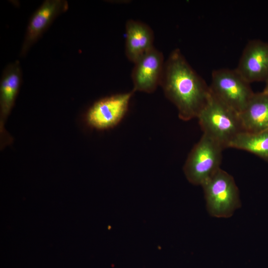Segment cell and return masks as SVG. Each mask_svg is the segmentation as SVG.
I'll return each mask as SVG.
<instances>
[{"instance_id": "obj_6", "label": "cell", "mask_w": 268, "mask_h": 268, "mask_svg": "<svg viewBox=\"0 0 268 268\" xmlns=\"http://www.w3.org/2000/svg\"><path fill=\"white\" fill-rule=\"evenodd\" d=\"M134 92L133 90L129 92L114 94L95 102L87 112L86 119L88 124L100 130L116 126L126 114Z\"/></svg>"}, {"instance_id": "obj_3", "label": "cell", "mask_w": 268, "mask_h": 268, "mask_svg": "<svg viewBox=\"0 0 268 268\" xmlns=\"http://www.w3.org/2000/svg\"><path fill=\"white\" fill-rule=\"evenodd\" d=\"M209 213L217 218L230 217L241 206L233 177L220 168L202 186Z\"/></svg>"}, {"instance_id": "obj_9", "label": "cell", "mask_w": 268, "mask_h": 268, "mask_svg": "<svg viewBox=\"0 0 268 268\" xmlns=\"http://www.w3.org/2000/svg\"><path fill=\"white\" fill-rule=\"evenodd\" d=\"M68 7L63 0H46L35 11L28 24L22 45L20 56H24L41 37L54 20Z\"/></svg>"}, {"instance_id": "obj_12", "label": "cell", "mask_w": 268, "mask_h": 268, "mask_svg": "<svg viewBox=\"0 0 268 268\" xmlns=\"http://www.w3.org/2000/svg\"><path fill=\"white\" fill-rule=\"evenodd\" d=\"M244 132L258 133L268 129V95L254 93L239 114Z\"/></svg>"}, {"instance_id": "obj_7", "label": "cell", "mask_w": 268, "mask_h": 268, "mask_svg": "<svg viewBox=\"0 0 268 268\" xmlns=\"http://www.w3.org/2000/svg\"><path fill=\"white\" fill-rule=\"evenodd\" d=\"M165 62L163 53L153 47L134 63L131 74L133 90L154 92L160 85Z\"/></svg>"}, {"instance_id": "obj_4", "label": "cell", "mask_w": 268, "mask_h": 268, "mask_svg": "<svg viewBox=\"0 0 268 268\" xmlns=\"http://www.w3.org/2000/svg\"><path fill=\"white\" fill-rule=\"evenodd\" d=\"M224 148L203 134L195 145L184 166L186 178L191 184L202 186L220 168Z\"/></svg>"}, {"instance_id": "obj_13", "label": "cell", "mask_w": 268, "mask_h": 268, "mask_svg": "<svg viewBox=\"0 0 268 268\" xmlns=\"http://www.w3.org/2000/svg\"><path fill=\"white\" fill-rule=\"evenodd\" d=\"M228 147L249 152L268 162V129L254 133L242 132L230 142Z\"/></svg>"}, {"instance_id": "obj_11", "label": "cell", "mask_w": 268, "mask_h": 268, "mask_svg": "<svg viewBox=\"0 0 268 268\" xmlns=\"http://www.w3.org/2000/svg\"><path fill=\"white\" fill-rule=\"evenodd\" d=\"M22 77L18 61L7 65L3 69L0 85V134H3V126L13 107L18 95Z\"/></svg>"}, {"instance_id": "obj_8", "label": "cell", "mask_w": 268, "mask_h": 268, "mask_svg": "<svg viewBox=\"0 0 268 268\" xmlns=\"http://www.w3.org/2000/svg\"><path fill=\"white\" fill-rule=\"evenodd\" d=\"M235 69L250 84L268 80V43L259 39L249 41Z\"/></svg>"}, {"instance_id": "obj_14", "label": "cell", "mask_w": 268, "mask_h": 268, "mask_svg": "<svg viewBox=\"0 0 268 268\" xmlns=\"http://www.w3.org/2000/svg\"><path fill=\"white\" fill-rule=\"evenodd\" d=\"M265 82V86L262 92L268 95V80H267Z\"/></svg>"}, {"instance_id": "obj_2", "label": "cell", "mask_w": 268, "mask_h": 268, "mask_svg": "<svg viewBox=\"0 0 268 268\" xmlns=\"http://www.w3.org/2000/svg\"><path fill=\"white\" fill-rule=\"evenodd\" d=\"M197 119L203 134L224 148L228 147L230 142L244 132L239 114L216 98L211 91Z\"/></svg>"}, {"instance_id": "obj_5", "label": "cell", "mask_w": 268, "mask_h": 268, "mask_svg": "<svg viewBox=\"0 0 268 268\" xmlns=\"http://www.w3.org/2000/svg\"><path fill=\"white\" fill-rule=\"evenodd\" d=\"M209 88L216 98L238 114L254 94L250 83L235 68L213 70Z\"/></svg>"}, {"instance_id": "obj_10", "label": "cell", "mask_w": 268, "mask_h": 268, "mask_svg": "<svg viewBox=\"0 0 268 268\" xmlns=\"http://www.w3.org/2000/svg\"><path fill=\"white\" fill-rule=\"evenodd\" d=\"M154 34L147 24L129 19L126 23L125 54L128 59L134 63L154 47Z\"/></svg>"}, {"instance_id": "obj_1", "label": "cell", "mask_w": 268, "mask_h": 268, "mask_svg": "<svg viewBox=\"0 0 268 268\" xmlns=\"http://www.w3.org/2000/svg\"><path fill=\"white\" fill-rule=\"evenodd\" d=\"M160 86L184 121L197 118L210 93L209 86L178 48L172 51L165 61Z\"/></svg>"}]
</instances>
